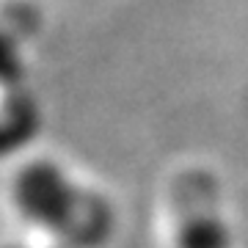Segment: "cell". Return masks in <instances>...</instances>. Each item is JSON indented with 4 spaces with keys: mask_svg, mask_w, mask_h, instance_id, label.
I'll list each match as a JSON object with an SVG mask.
<instances>
[{
    "mask_svg": "<svg viewBox=\"0 0 248 248\" xmlns=\"http://www.w3.org/2000/svg\"><path fill=\"white\" fill-rule=\"evenodd\" d=\"M25 83V55L17 36H11L6 28H0V89L22 91Z\"/></svg>",
    "mask_w": 248,
    "mask_h": 248,
    "instance_id": "4",
    "label": "cell"
},
{
    "mask_svg": "<svg viewBox=\"0 0 248 248\" xmlns=\"http://www.w3.org/2000/svg\"><path fill=\"white\" fill-rule=\"evenodd\" d=\"M169 218L174 248H234L223 190L213 171L185 169L171 179Z\"/></svg>",
    "mask_w": 248,
    "mask_h": 248,
    "instance_id": "2",
    "label": "cell"
},
{
    "mask_svg": "<svg viewBox=\"0 0 248 248\" xmlns=\"http://www.w3.org/2000/svg\"><path fill=\"white\" fill-rule=\"evenodd\" d=\"M39 130V108L25 91H9L0 102V157L25 146Z\"/></svg>",
    "mask_w": 248,
    "mask_h": 248,
    "instance_id": "3",
    "label": "cell"
},
{
    "mask_svg": "<svg viewBox=\"0 0 248 248\" xmlns=\"http://www.w3.org/2000/svg\"><path fill=\"white\" fill-rule=\"evenodd\" d=\"M0 248H33V246H19V243H11V246H0ZM50 248H63V246H50Z\"/></svg>",
    "mask_w": 248,
    "mask_h": 248,
    "instance_id": "5",
    "label": "cell"
},
{
    "mask_svg": "<svg viewBox=\"0 0 248 248\" xmlns=\"http://www.w3.org/2000/svg\"><path fill=\"white\" fill-rule=\"evenodd\" d=\"M9 193L19 218L55 246L105 248L116 234L110 199L72 177L58 160H28L14 171Z\"/></svg>",
    "mask_w": 248,
    "mask_h": 248,
    "instance_id": "1",
    "label": "cell"
}]
</instances>
